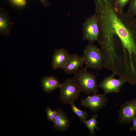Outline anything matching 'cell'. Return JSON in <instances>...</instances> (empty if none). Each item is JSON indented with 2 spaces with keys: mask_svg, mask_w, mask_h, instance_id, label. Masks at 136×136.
<instances>
[{
  "mask_svg": "<svg viewBox=\"0 0 136 136\" xmlns=\"http://www.w3.org/2000/svg\"><path fill=\"white\" fill-rule=\"evenodd\" d=\"M127 11L132 15L136 16V0L131 1Z\"/></svg>",
  "mask_w": 136,
  "mask_h": 136,
  "instance_id": "obj_17",
  "label": "cell"
},
{
  "mask_svg": "<svg viewBox=\"0 0 136 136\" xmlns=\"http://www.w3.org/2000/svg\"></svg>",
  "mask_w": 136,
  "mask_h": 136,
  "instance_id": "obj_22",
  "label": "cell"
},
{
  "mask_svg": "<svg viewBox=\"0 0 136 136\" xmlns=\"http://www.w3.org/2000/svg\"><path fill=\"white\" fill-rule=\"evenodd\" d=\"M70 104L71 106L72 111L79 118L80 121L82 122L86 120L89 115L87 111L82 110L78 108L75 105L74 102L71 103Z\"/></svg>",
  "mask_w": 136,
  "mask_h": 136,
  "instance_id": "obj_15",
  "label": "cell"
},
{
  "mask_svg": "<svg viewBox=\"0 0 136 136\" xmlns=\"http://www.w3.org/2000/svg\"><path fill=\"white\" fill-rule=\"evenodd\" d=\"M99 34L97 41L101 51L112 50L124 63L136 59V18L116 6L114 0H93Z\"/></svg>",
  "mask_w": 136,
  "mask_h": 136,
  "instance_id": "obj_1",
  "label": "cell"
},
{
  "mask_svg": "<svg viewBox=\"0 0 136 136\" xmlns=\"http://www.w3.org/2000/svg\"><path fill=\"white\" fill-rule=\"evenodd\" d=\"M45 7L48 6L50 5L49 2L46 0H40Z\"/></svg>",
  "mask_w": 136,
  "mask_h": 136,
  "instance_id": "obj_21",
  "label": "cell"
},
{
  "mask_svg": "<svg viewBox=\"0 0 136 136\" xmlns=\"http://www.w3.org/2000/svg\"><path fill=\"white\" fill-rule=\"evenodd\" d=\"M59 95V100L64 104L74 102L79 97L81 90L74 78L66 79L61 83Z\"/></svg>",
  "mask_w": 136,
  "mask_h": 136,
  "instance_id": "obj_3",
  "label": "cell"
},
{
  "mask_svg": "<svg viewBox=\"0 0 136 136\" xmlns=\"http://www.w3.org/2000/svg\"><path fill=\"white\" fill-rule=\"evenodd\" d=\"M83 39L93 43L97 41L99 34L98 18L95 13L87 18L83 24Z\"/></svg>",
  "mask_w": 136,
  "mask_h": 136,
  "instance_id": "obj_6",
  "label": "cell"
},
{
  "mask_svg": "<svg viewBox=\"0 0 136 136\" xmlns=\"http://www.w3.org/2000/svg\"><path fill=\"white\" fill-rule=\"evenodd\" d=\"M84 64L82 56L77 54L71 55L63 71L67 74H74L83 67Z\"/></svg>",
  "mask_w": 136,
  "mask_h": 136,
  "instance_id": "obj_11",
  "label": "cell"
},
{
  "mask_svg": "<svg viewBox=\"0 0 136 136\" xmlns=\"http://www.w3.org/2000/svg\"><path fill=\"white\" fill-rule=\"evenodd\" d=\"M113 74L104 78L98 85V87L102 89L105 94L112 93H118L121 90L122 86L127 81L124 78L120 77L116 79Z\"/></svg>",
  "mask_w": 136,
  "mask_h": 136,
  "instance_id": "obj_8",
  "label": "cell"
},
{
  "mask_svg": "<svg viewBox=\"0 0 136 136\" xmlns=\"http://www.w3.org/2000/svg\"><path fill=\"white\" fill-rule=\"evenodd\" d=\"M132 122V125L129 128V131L136 132V117L133 119Z\"/></svg>",
  "mask_w": 136,
  "mask_h": 136,
  "instance_id": "obj_19",
  "label": "cell"
},
{
  "mask_svg": "<svg viewBox=\"0 0 136 136\" xmlns=\"http://www.w3.org/2000/svg\"><path fill=\"white\" fill-rule=\"evenodd\" d=\"M98 117L97 115L93 114L91 116L90 119L88 120H85L82 122L88 129L89 134L91 136L95 134V129L97 130L99 129V127L97 126V119Z\"/></svg>",
  "mask_w": 136,
  "mask_h": 136,
  "instance_id": "obj_13",
  "label": "cell"
},
{
  "mask_svg": "<svg viewBox=\"0 0 136 136\" xmlns=\"http://www.w3.org/2000/svg\"><path fill=\"white\" fill-rule=\"evenodd\" d=\"M56 111L52 126L57 131H66L70 126L71 122L62 109L59 108L56 110Z\"/></svg>",
  "mask_w": 136,
  "mask_h": 136,
  "instance_id": "obj_10",
  "label": "cell"
},
{
  "mask_svg": "<svg viewBox=\"0 0 136 136\" xmlns=\"http://www.w3.org/2000/svg\"><path fill=\"white\" fill-rule=\"evenodd\" d=\"M15 2L17 4L21 5H24L25 2L24 0H14Z\"/></svg>",
  "mask_w": 136,
  "mask_h": 136,
  "instance_id": "obj_20",
  "label": "cell"
},
{
  "mask_svg": "<svg viewBox=\"0 0 136 136\" xmlns=\"http://www.w3.org/2000/svg\"><path fill=\"white\" fill-rule=\"evenodd\" d=\"M118 112L117 123L126 124L132 122L136 117V98L128 100L121 105Z\"/></svg>",
  "mask_w": 136,
  "mask_h": 136,
  "instance_id": "obj_5",
  "label": "cell"
},
{
  "mask_svg": "<svg viewBox=\"0 0 136 136\" xmlns=\"http://www.w3.org/2000/svg\"><path fill=\"white\" fill-rule=\"evenodd\" d=\"M9 22L6 16L4 14L0 15V31L1 33L7 35L9 33Z\"/></svg>",
  "mask_w": 136,
  "mask_h": 136,
  "instance_id": "obj_14",
  "label": "cell"
},
{
  "mask_svg": "<svg viewBox=\"0 0 136 136\" xmlns=\"http://www.w3.org/2000/svg\"><path fill=\"white\" fill-rule=\"evenodd\" d=\"M45 111L46 113L47 120L53 122L56 115V110H53L50 107H47L46 108Z\"/></svg>",
  "mask_w": 136,
  "mask_h": 136,
  "instance_id": "obj_16",
  "label": "cell"
},
{
  "mask_svg": "<svg viewBox=\"0 0 136 136\" xmlns=\"http://www.w3.org/2000/svg\"><path fill=\"white\" fill-rule=\"evenodd\" d=\"M106 94L103 93L93 94L80 100L81 105L92 112L95 113L104 108L108 103Z\"/></svg>",
  "mask_w": 136,
  "mask_h": 136,
  "instance_id": "obj_7",
  "label": "cell"
},
{
  "mask_svg": "<svg viewBox=\"0 0 136 136\" xmlns=\"http://www.w3.org/2000/svg\"><path fill=\"white\" fill-rule=\"evenodd\" d=\"M85 67L87 68L100 70L103 68V57L100 49L90 42L84 48L82 56Z\"/></svg>",
  "mask_w": 136,
  "mask_h": 136,
  "instance_id": "obj_4",
  "label": "cell"
},
{
  "mask_svg": "<svg viewBox=\"0 0 136 136\" xmlns=\"http://www.w3.org/2000/svg\"><path fill=\"white\" fill-rule=\"evenodd\" d=\"M71 54L66 49L61 48L55 49L52 56L51 66L54 70L65 67Z\"/></svg>",
  "mask_w": 136,
  "mask_h": 136,
  "instance_id": "obj_9",
  "label": "cell"
},
{
  "mask_svg": "<svg viewBox=\"0 0 136 136\" xmlns=\"http://www.w3.org/2000/svg\"><path fill=\"white\" fill-rule=\"evenodd\" d=\"M40 81L43 91L48 94L59 88L61 84L56 78L52 76H44Z\"/></svg>",
  "mask_w": 136,
  "mask_h": 136,
  "instance_id": "obj_12",
  "label": "cell"
},
{
  "mask_svg": "<svg viewBox=\"0 0 136 136\" xmlns=\"http://www.w3.org/2000/svg\"><path fill=\"white\" fill-rule=\"evenodd\" d=\"M131 0H114L116 5L118 9L123 11L125 6Z\"/></svg>",
  "mask_w": 136,
  "mask_h": 136,
  "instance_id": "obj_18",
  "label": "cell"
},
{
  "mask_svg": "<svg viewBox=\"0 0 136 136\" xmlns=\"http://www.w3.org/2000/svg\"><path fill=\"white\" fill-rule=\"evenodd\" d=\"M74 78L85 94H94L99 92V87L96 76L89 72L85 67H82L74 74Z\"/></svg>",
  "mask_w": 136,
  "mask_h": 136,
  "instance_id": "obj_2",
  "label": "cell"
}]
</instances>
